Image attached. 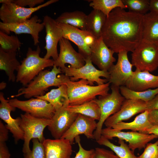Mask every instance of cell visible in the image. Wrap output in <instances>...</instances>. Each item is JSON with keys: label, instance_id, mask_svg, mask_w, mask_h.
<instances>
[{"label": "cell", "instance_id": "obj_31", "mask_svg": "<svg viewBox=\"0 0 158 158\" xmlns=\"http://www.w3.org/2000/svg\"><path fill=\"white\" fill-rule=\"evenodd\" d=\"M70 111L90 117L99 121L100 116V110L98 105L93 100L79 105L68 106Z\"/></svg>", "mask_w": 158, "mask_h": 158}, {"label": "cell", "instance_id": "obj_25", "mask_svg": "<svg viewBox=\"0 0 158 158\" xmlns=\"http://www.w3.org/2000/svg\"><path fill=\"white\" fill-rule=\"evenodd\" d=\"M16 55L17 52H6L0 48V69L5 72L9 81H16L14 72L17 71L20 65Z\"/></svg>", "mask_w": 158, "mask_h": 158}, {"label": "cell", "instance_id": "obj_13", "mask_svg": "<svg viewBox=\"0 0 158 158\" xmlns=\"http://www.w3.org/2000/svg\"><path fill=\"white\" fill-rule=\"evenodd\" d=\"M36 15L19 23H5L0 22V30L9 35L11 32L16 34H27L32 36L35 46L40 42L39 34L44 28L43 23Z\"/></svg>", "mask_w": 158, "mask_h": 158}, {"label": "cell", "instance_id": "obj_5", "mask_svg": "<svg viewBox=\"0 0 158 158\" xmlns=\"http://www.w3.org/2000/svg\"><path fill=\"white\" fill-rule=\"evenodd\" d=\"M111 88L110 94L99 96L98 98L93 100L99 106L101 112L100 119L94 133V139L96 141L101 136L102 126L106 120L119 110L125 99L120 92L119 87L111 84Z\"/></svg>", "mask_w": 158, "mask_h": 158}, {"label": "cell", "instance_id": "obj_33", "mask_svg": "<svg viewBox=\"0 0 158 158\" xmlns=\"http://www.w3.org/2000/svg\"><path fill=\"white\" fill-rule=\"evenodd\" d=\"M90 2V6L94 9L97 10L103 13L108 17L111 12L117 8L123 9L127 8L123 4L122 0H92L89 1Z\"/></svg>", "mask_w": 158, "mask_h": 158}, {"label": "cell", "instance_id": "obj_29", "mask_svg": "<svg viewBox=\"0 0 158 158\" xmlns=\"http://www.w3.org/2000/svg\"><path fill=\"white\" fill-rule=\"evenodd\" d=\"M87 16L83 12L79 11L66 12L62 13L55 20L58 23L68 24L80 30H86Z\"/></svg>", "mask_w": 158, "mask_h": 158}, {"label": "cell", "instance_id": "obj_8", "mask_svg": "<svg viewBox=\"0 0 158 158\" xmlns=\"http://www.w3.org/2000/svg\"><path fill=\"white\" fill-rule=\"evenodd\" d=\"M85 64L83 67L74 68L71 66H66L62 70V73L70 77L71 80L77 81L80 79L86 80L93 85L94 83L98 85H102L108 82L109 75L108 71L98 70L93 65L90 58L85 60Z\"/></svg>", "mask_w": 158, "mask_h": 158}, {"label": "cell", "instance_id": "obj_49", "mask_svg": "<svg viewBox=\"0 0 158 158\" xmlns=\"http://www.w3.org/2000/svg\"><path fill=\"white\" fill-rule=\"evenodd\" d=\"M91 158H95V152L94 154L92 155Z\"/></svg>", "mask_w": 158, "mask_h": 158}, {"label": "cell", "instance_id": "obj_34", "mask_svg": "<svg viewBox=\"0 0 158 158\" xmlns=\"http://www.w3.org/2000/svg\"><path fill=\"white\" fill-rule=\"evenodd\" d=\"M22 44L17 36L9 35L0 30V48L4 51L17 52Z\"/></svg>", "mask_w": 158, "mask_h": 158}, {"label": "cell", "instance_id": "obj_27", "mask_svg": "<svg viewBox=\"0 0 158 158\" xmlns=\"http://www.w3.org/2000/svg\"><path fill=\"white\" fill-rule=\"evenodd\" d=\"M106 17L100 11L93 9L87 16L86 30L96 39L101 37Z\"/></svg>", "mask_w": 158, "mask_h": 158}, {"label": "cell", "instance_id": "obj_39", "mask_svg": "<svg viewBox=\"0 0 158 158\" xmlns=\"http://www.w3.org/2000/svg\"><path fill=\"white\" fill-rule=\"evenodd\" d=\"M95 158H119L112 151L100 147L95 148Z\"/></svg>", "mask_w": 158, "mask_h": 158}, {"label": "cell", "instance_id": "obj_14", "mask_svg": "<svg viewBox=\"0 0 158 158\" xmlns=\"http://www.w3.org/2000/svg\"><path fill=\"white\" fill-rule=\"evenodd\" d=\"M69 100L56 110L49 125L47 126L52 136L55 139L61 138L73 123L78 114L69 111L67 108Z\"/></svg>", "mask_w": 158, "mask_h": 158}, {"label": "cell", "instance_id": "obj_43", "mask_svg": "<svg viewBox=\"0 0 158 158\" xmlns=\"http://www.w3.org/2000/svg\"><path fill=\"white\" fill-rule=\"evenodd\" d=\"M147 110H158V94L152 99L146 102Z\"/></svg>", "mask_w": 158, "mask_h": 158}, {"label": "cell", "instance_id": "obj_20", "mask_svg": "<svg viewBox=\"0 0 158 158\" xmlns=\"http://www.w3.org/2000/svg\"><path fill=\"white\" fill-rule=\"evenodd\" d=\"M90 49V58L92 63L99 70L108 71L116 61L113 56L114 52L107 46L102 37L96 39Z\"/></svg>", "mask_w": 158, "mask_h": 158}, {"label": "cell", "instance_id": "obj_45", "mask_svg": "<svg viewBox=\"0 0 158 158\" xmlns=\"http://www.w3.org/2000/svg\"><path fill=\"white\" fill-rule=\"evenodd\" d=\"M141 133L147 134H153L158 136V126H152L150 128Z\"/></svg>", "mask_w": 158, "mask_h": 158}, {"label": "cell", "instance_id": "obj_2", "mask_svg": "<svg viewBox=\"0 0 158 158\" xmlns=\"http://www.w3.org/2000/svg\"><path fill=\"white\" fill-rule=\"evenodd\" d=\"M62 73L61 68L54 65L51 71L46 70L40 72L32 80L25 86L21 88L18 94L11 96L13 98L23 95L29 99L44 95L46 91L51 86H58L66 84L70 80L69 77Z\"/></svg>", "mask_w": 158, "mask_h": 158}, {"label": "cell", "instance_id": "obj_42", "mask_svg": "<svg viewBox=\"0 0 158 158\" xmlns=\"http://www.w3.org/2000/svg\"><path fill=\"white\" fill-rule=\"evenodd\" d=\"M148 118L152 126H158V110L149 111Z\"/></svg>", "mask_w": 158, "mask_h": 158}, {"label": "cell", "instance_id": "obj_4", "mask_svg": "<svg viewBox=\"0 0 158 158\" xmlns=\"http://www.w3.org/2000/svg\"><path fill=\"white\" fill-rule=\"evenodd\" d=\"M110 84L108 82L102 85L94 86L84 79L75 81L70 80L66 84L69 105H80L92 100L97 96L107 95Z\"/></svg>", "mask_w": 158, "mask_h": 158}, {"label": "cell", "instance_id": "obj_32", "mask_svg": "<svg viewBox=\"0 0 158 158\" xmlns=\"http://www.w3.org/2000/svg\"><path fill=\"white\" fill-rule=\"evenodd\" d=\"M122 95L126 99L140 100L147 102L152 99L158 94V87L141 91H135L125 86L120 87Z\"/></svg>", "mask_w": 158, "mask_h": 158}, {"label": "cell", "instance_id": "obj_3", "mask_svg": "<svg viewBox=\"0 0 158 158\" xmlns=\"http://www.w3.org/2000/svg\"><path fill=\"white\" fill-rule=\"evenodd\" d=\"M41 49L38 45L35 50L28 48L26 57L21 61L17 71L16 81L25 86L45 68L53 66L54 61L40 56Z\"/></svg>", "mask_w": 158, "mask_h": 158}, {"label": "cell", "instance_id": "obj_36", "mask_svg": "<svg viewBox=\"0 0 158 158\" xmlns=\"http://www.w3.org/2000/svg\"><path fill=\"white\" fill-rule=\"evenodd\" d=\"M33 147L29 152L23 154L24 158H45L44 147L42 143L37 138L32 139Z\"/></svg>", "mask_w": 158, "mask_h": 158}, {"label": "cell", "instance_id": "obj_35", "mask_svg": "<svg viewBox=\"0 0 158 158\" xmlns=\"http://www.w3.org/2000/svg\"><path fill=\"white\" fill-rule=\"evenodd\" d=\"M129 11L144 15L150 11L149 0H122Z\"/></svg>", "mask_w": 158, "mask_h": 158}, {"label": "cell", "instance_id": "obj_16", "mask_svg": "<svg viewBox=\"0 0 158 158\" xmlns=\"http://www.w3.org/2000/svg\"><path fill=\"white\" fill-rule=\"evenodd\" d=\"M43 23L45 28L46 45L44 48L47 51L44 57L49 59L51 57L55 61L59 55L57 44L63 37L62 30L55 20L48 15L44 17Z\"/></svg>", "mask_w": 158, "mask_h": 158}, {"label": "cell", "instance_id": "obj_6", "mask_svg": "<svg viewBox=\"0 0 158 158\" xmlns=\"http://www.w3.org/2000/svg\"><path fill=\"white\" fill-rule=\"evenodd\" d=\"M132 52L131 63L136 69L151 72L158 68V44L142 39Z\"/></svg>", "mask_w": 158, "mask_h": 158}, {"label": "cell", "instance_id": "obj_11", "mask_svg": "<svg viewBox=\"0 0 158 158\" xmlns=\"http://www.w3.org/2000/svg\"><path fill=\"white\" fill-rule=\"evenodd\" d=\"M101 135L109 140L117 138L128 142V146L134 151L138 149L141 150L145 148L149 142L158 138V136L153 134H147L137 131L124 132L116 130L112 128H102Z\"/></svg>", "mask_w": 158, "mask_h": 158}, {"label": "cell", "instance_id": "obj_26", "mask_svg": "<svg viewBox=\"0 0 158 158\" xmlns=\"http://www.w3.org/2000/svg\"><path fill=\"white\" fill-rule=\"evenodd\" d=\"M148 114L149 111L146 110L137 116L133 121L130 122L121 121L112 128L117 130H130L141 133L152 126L148 119Z\"/></svg>", "mask_w": 158, "mask_h": 158}, {"label": "cell", "instance_id": "obj_17", "mask_svg": "<svg viewBox=\"0 0 158 158\" xmlns=\"http://www.w3.org/2000/svg\"><path fill=\"white\" fill-rule=\"evenodd\" d=\"M147 110L146 102L140 100L126 99L118 111L109 117L104 124L112 128L118 123L129 119L133 116Z\"/></svg>", "mask_w": 158, "mask_h": 158}, {"label": "cell", "instance_id": "obj_22", "mask_svg": "<svg viewBox=\"0 0 158 158\" xmlns=\"http://www.w3.org/2000/svg\"><path fill=\"white\" fill-rule=\"evenodd\" d=\"M132 90L141 91L158 87V75L150 73L147 71L136 69L127 81L125 85Z\"/></svg>", "mask_w": 158, "mask_h": 158}, {"label": "cell", "instance_id": "obj_23", "mask_svg": "<svg viewBox=\"0 0 158 158\" xmlns=\"http://www.w3.org/2000/svg\"><path fill=\"white\" fill-rule=\"evenodd\" d=\"M45 158H70L73 152L72 145L66 139H45L42 142Z\"/></svg>", "mask_w": 158, "mask_h": 158}, {"label": "cell", "instance_id": "obj_18", "mask_svg": "<svg viewBox=\"0 0 158 158\" xmlns=\"http://www.w3.org/2000/svg\"><path fill=\"white\" fill-rule=\"evenodd\" d=\"M97 123L92 118L78 114L71 126L61 138L70 141L72 145L75 138L80 134H84L88 139H94V133Z\"/></svg>", "mask_w": 158, "mask_h": 158}, {"label": "cell", "instance_id": "obj_21", "mask_svg": "<svg viewBox=\"0 0 158 158\" xmlns=\"http://www.w3.org/2000/svg\"><path fill=\"white\" fill-rule=\"evenodd\" d=\"M0 118L6 123V126L12 134L15 143L20 140H24V133L20 126V117L14 119L11 115L12 111H15L16 108L9 103L6 99L3 92L0 93Z\"/></svg>", "mask_w": 158, "mask_h": 158}, {"label": "cell", "instance_id": "obj_10", "mask_svg": "<svg viewBox=\"0 0 158 158\" xmlns=\"http://www.w3.org/2000/svg\"><path fill=\"white\" fill-rule=\"evenodd\" d=\"M58 23L62 30L63 37L72 41L77 46L78 52L84 60L90 58V47L97 39L86 30L68 24Z\"/></svg>", "mask_w": 158, "mask_h": 158}, {"label": "cell", "instance_id": "obj_37", "mask_svg": "<svg viewBox=\"0 0 158 158\" xmlns=\"http://www.w3.org/2000/svg\"><path fill=\"white\" fill-rule=\"evenodd\" d=\"M138 158H158V140L153 143H148Z\"/></svg>", "mask_w": 158, "mask_h": 158}, {"label": "cell", "instance_id": "obj_41", "mask_svg": "<svg viewBox=\"0 0 158 158\" xmlns=\"http://www.w3.org/2000/svg\"><path fill=\"white\" fill-rule=\"evenodd\" d=\"M9 130L1 121H0V142H6L8 139Z\"/></svg>", "mask_w": 158, "mask_h": 158}, {"label": "cell", "instance_id": "obj_24", "mask_svg": "<svg viewBox=\"0 0 158 158\" xmlns=\"http://www.w3.org/2000/svg\"><path fill=\"white\" fill-rule=\"evenodd\" d=\"M142 39L158 44V12H151L143 15Z\"/></svg>", "mask_w": 158, "mask_h": 158}, {"label": "cell", "instance_id": "obj_7", "mask_svg": "<svg viewBox=\"0 0 158 158\" xmlns=\"http://www.w3.org/2000/svg\"><path fill=\"white\" fill-rule=\"evenodd\" d=\"M20 117V126L24 134L22 152L24 154L31 150L30 147L31 139L37 138L42 143L45 139L44 130L50 124L51 119L36 118L26 113L21 114Z\"/></svg>", "mask_w": 158, "mask_h": 158}, {"label": "cell", "instance_id": "obj_40", "mask_svg": "<svg viewBox=\"0 0 158 158\" xmlns=\"http://www.w3.org/2000/svg\"><path fill=\"white\" fill-rule=\"evenodd\" d=\"M44 1V0H13V3L22 7L28 6L30 8H33L36 5L42 4Z\"/></svg>", "mask_w": 158, "mask_h": 158}, {"label": "cell", "instance_id": "obj_12", "mask_svg": "<svg viewBox=\"0 0 158 158\" xmlns=\"http://www.w3.org/2000/svg\"><path fill=\"white\" fill-rule=\"evenodd\" d=\"M8 100L13 107L36 118L51 119L56 111L50 104L37 98L25 101L16 98Z\"/></svg>", "mask_w": 158, "mask_h": 158}, {"label": "cell", "instance_id": "obj_15", "mask_svg": "<svg viewBox=\"0 0 158 158\" xmlns=\"http://www.w3.org/2000/svg\"><path fill=\"white\" fill-rule=\"evenodd\" d=\"M128 52L125 51H119L118 54L117 63L113 64L108 71L109 77V82L111 84L120 87L125 84L132 75L133 72V65L128 57Z\"/></svg>", "mask_w": 158, "mask_h": 158}, {"label": "cell", "instance_id": "obj_1", "mask_svg": "<svg viewBox=\"0 0 158 158\" xmlns=\"http://www.w3.org/2000/svg\"><path fill=\"white\" fill-rule=\"evenodd\" d=\"M143 15L117 8L106 20L101 37L107 46L115 53L132 52L142 39Z\"/></svg>", "mask_w": 158, "mask_h": 158}, {"label": "cell", "instance_id": "obj_19", "mask_svg": "<svg viewBox=\"0 0 158 158\" xmlns=\"http://www.w3.org/2000/svg\"><path fill=\"white\" fill-rule=\"evenodd\" d=\"M60 52L57 59L54 61V65L63 70L68 63L74 68L83 66L85 62L82 55L74 49L69 41L62 37L59 40Z\"/></svg>", "mask_w": 158, "mask_h": 158}, {"label": "cell", "instance_id": "obj_47", "mask_svg": "<svg viewBox=\"0 0 158 158\" xmlns=\"http://www.w3.org/2000/svg\"><path fill=\"white\" fill-rule=\"evenodd\" d=\"M13 0H0V3L2 4H7L13 2Z\"/></svg>", "mask_w": 158, "mask_h": 158}, {"label": "cell", "instance_id": "obj_38", "mask_svg": "<svg viewBox=\"0 0 158 158\" xmlns=\"http://www.w3.org/2000/svg\"><path fill=\"white\" fill-rule=\"evenodd\" d=\"M79 147V150L73 158H91L95 152V149H92L87 150L84 149L80 143L79 135L77 136L75 139Z\"/></svg>", "mask_w": 158, "mask_h": 158}, {"label": "cell", "instance_id": "obj_9", "mask_svg": "<svg viewBox=\"0 0 158 158\" xmlns=\"http://www.w3.org/2000/svg\"><path fill=\"white\" fill-rule=\"evenodd\" d=\"M58 1L50 0L33 8L22 7L13 2L3 4L0 8V18L5 23H21L30 18L34 12Z\"/></svg>", "mask_w": 158, "mask_h": 158}, {"label": "cell", "instance_id": "obj_46", "mask_svg": "<svg viewBox=\"0 0 158 158\" xmlns=\"http://www.w3.org/2000/svg\"><path fill=\"white\" fill-rule=\"evenodd\" d=\"M150 11L158 12V0H150Z\"/></svg>", "mask_w": 158, "mask_h": 158}, {"label": "cell", "instance_id": "obj_30", "mask_svg": "<svg viewBox=\"0 0 158 158\" xmlns=\"http://www.w3.org/2000/svg\"><path fill=\"white\" fill-rule=\"evenodd\" d=\"M96 141L99 145L109 148L119 158H138V157L134 154V151L130 149L123 140L118 139V142L120 145L117 146L101 135Z\"/></svg>", "mask_w": 158, "mask_h": 158}, {"label": "cell", "instance_id": "obj_28", "mask_svg": "<svg viewBox=\"0 0 158 158\" xmlns=\"http://www.w3.org/2000/svg\"><path fill=\"white\" fill-rule=\"evenodd\" d=\"M35 97L47 102L56 110L69 100L67 85L66 84L62 85L57 88L51 90L45 95Z\"/></svg>", "mask_w": 158, "mask_h": 158}, {"label": "cell", "instance_id": "obj_44", "mask_svg": "<svg viewBox=\"0 0 158 158\" xmlns=\"http://www.w3.org/2000/svg\"><path fill=\"white\" fill-rule=\"evenodd\" d=\"M11 154L6 142H0V158H10Z\"/></svg>", "mask_w": 158, "mask_h": 158}, {"label": "cell", "instance_id": "obj_48", "mask_svg": "<svg viewBox=\"0 0 158 158\" xmlns=\"http://www.w3.org/2000/svg\"><path fill=\"white\" fill-rule=\"evenodd\" d=\"M6 83H4V82H2L0 84V90H2L5 88L6 87Z\"/></svg>", "mask_w": 158, "mask_h": 158}]
</instances>
